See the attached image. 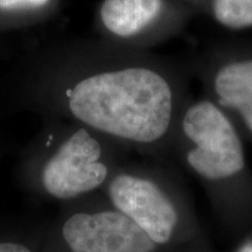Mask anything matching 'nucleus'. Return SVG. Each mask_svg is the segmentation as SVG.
I'll return each instance as SVG.
<instances>
[{
	"mask_svg": "<svg viewBox=\"0 0 252 252\" xmlns=\"http://www.w3.org/2000/svg\"><path fill=\"white\" fill-rule=\"evenodd\" d=\"M188 99L178 70L133 63L84 77L71 89L69 109L100 133L151 146L173 140Z\"/></svg>",
	"mask_w": 252,
	"mask_h": 252,
	"instance_id": "obj_1",
	"label": "nucleus"
},
{
	"mask_svg": "<svg viewBox=\"0 0 252 252\" xmlns=\"http://www.w3.org/2000/svg\"><path fill=\"white\" fill-rule=\"evenodd\" d=\"M173 140L181 149L186 165L208 184L231 182L247 171L243 134L207 96L189 97L179 116Z\"/></svg>",
	"mask_w": 252,
	"mask_h": 252,
	"instance_id": "obj_2",
	"label": "nucleus"
},
{
	"mask_svg": "<svg viewBox=\"0 0 252 252\" xmlns=\"http://www.w3.org/2000/svg\"><path fill=\"white\" fill-rule=\"evenodd\" d=\"M206 96L252 141V47H229L207 60L201 69Z\"/></svg>",
	"mask_w": 252,
	"mask_h": 252,
	"instance_id": "obj_3",
	"label": "nucleus"
},
{
	"mask_svg": "<svg viewBox=\"0 0 252 252\" xmlns=\"http://www.w3.org/2000/svg\"><path fill=\"white\" fill-rule=\"evenodd\" d=\"M109 197L119 213L137 224L156 244L172 238L179 223V208L158 182L144 176L118 174L108 188Z\"/></svg>",
	"mask_w": 252,
	"mask_h": 252,
	"instance_id": "obj_4",
	"label": "nucleus"
},
{
	"mask_svg": "<svg viewBox=\"0 0 252 252\" xmlns=\"http://www.w3.org/2000/svg\"><path fill=\"white\" fill-rule=\"evenodd\" d=\"M102 145L87 128L75 132L46 163L42 182L58 198H71L98 188L106 180L108 166L100 158Z\"/></svg>",
	"mask_w": 252,
	"mask_h": 252,
	"instance_id": "obj_5",
	"label": "nucleus"
},
{
	"mask_svg": "<svg viewBox=\"0 0 252 252\" xmlns=\"http://www.w3.org/2000/svg\"><path fill=\"white\" fill-rule=\"evenodd\" d=\"M72 252H152L156 243L124 214H76L63 225Z\"/></svg>",
	"mask_w": 252,
	"mask_h": 252,
	"instance_id": "obj_6",
	"label": "nucleus"
},
{
	"mask_svg": "<svg viewBox=\"0 0 252 252\" xmlns=\"http://www.w3.org/2000/svg\"><path fill=\"white\" fill-rule=\"evenodd\" d=\"M165 9V0H104L100 20L111 35L130 40L159 27Z\"/></svg>",
	"mask_w": 252,
	"mask_h": 252,
	"instance_id": "obj_7",
	"label": "nucleus"
},
{
	"mask_svg": "<svg viewBox=\"0 0 252 252\" xmlns=\"http://www.w3.org/2000/svg\"><path fill=\"white\" fill-rule=\"evenodd\" d=\"M210 13L217 24L228 30L252 28V0H213Z\"/></svg>",
	"mask_w": 252,
	"mask_h": 252,
	"instance_id": "obj_8",
	"label": "nucleus"
},
{
	"mask_svg": "<svg viewBox=\"0 0 252 252\" xmlns=\"http://www.w3.org/2000/svg\"><path fill=\"white\" fill-rule=\"evenodd\" d=\"M49 0H0L1 9L36 8L48 4Z\"/></svg>",
	"mask_w": 252,
	"mask_h": 252,
	"instance_id": "obj_9",
	"label": "nucleus"
},
{
	"mask_svg": "<svg viewBox=\"0 0 252 252\" xmlns=\"http://www.w3.org/2000/svg\"><path fill=\"white\" fill-rule=\"evenodd\" d=\"M0 252H31L23 245L14 243H0Z\"/></svg>",
	"mask_w": 252,
	"mask_h": 252,
	"instance_id": "obj_10",
	"label": "nucleus"
},
{
	"mask_svg": "<svg viewBox=\"0 0 252 252\" xmlns=\"http://www.w3.org/2000/svg\"><path fill=\"white\" fill-rule=\"evenodd\" d=\"M238 252H252V243H247L239 249Z\"/></svg>",
	"mask_w": 252,
	"mask_h": 252,
	"instance_id": "obj_11",
	"label": "nucleus"
}]
</instances>
